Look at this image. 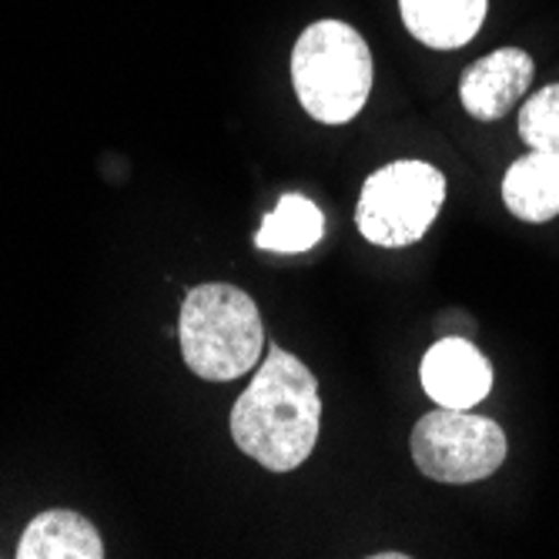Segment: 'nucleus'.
Segmentation results:
<instances>
[{"mask_svg": "<svg viewBox=\"0 0 559 559\" xmlns=\"http://www.w3.org/2000/svg\"><path fill=\"white\" fill-rule=\"evenodd\" d=\"M178 342L185 366L209 382H231L255 369L265 352V325L248 292L205 282L185 295Z\"/></svg>", "mask_w": 559, "mask_h": 559, "instance_id": "nucleus-2", "label": "nucleus"}, {"mask_svg": "<svg viewBox=\"0 0 559 559\" xmlns=\"http://www.w3.org/2000/svg\"><path fill=\"white\" fill-rule=\"evenodd\" d=\"M228 423L245 455L269 473H292L309 460L322 432L319 382L298 355L275 345L238 395Z\"/></svg>", "mask_w": 559, "mask_h": 559, "instance_id": "nucleus-1", "label": "nucleus"}, {"mask_svg": "<svg viewBox=\"0 0 559 559\" xmlns=\"http://www.w3.org/2000/svg\"><path fill=\"white\" fill-rule=\"evenodd\" d=\"M419 379L442 409H473L492 389V366L469 338L445 335L423 355Z\"/></svg>", "mask_w": 559, "mask_h": 559, "instance_id": "nucleus-6", "label": "nucleus"}, {"mask_svg": "<svg viewBox=\"0 0 559 559\" xmlns=\"http://www.w3.org/2000/svg\"><path fill=\"white\" fill-rule=\"evenodd\" d=\"M372 559H405V552H372Z\"/></svg>", "mask_w": 559, "mask_h": 559, "instance_id": "nucleus-13", "label": "nucleus"}, {"mask_svg": "<svg viewBox=\"0 0 559 559\" xmlns=\"http://www.w3.org/2000/svg\"><path fill=\"white\" fill-rule=\"evenodd\" d=\"M105 539L91 520L74 510H47L34 516L17 543V559H100Z\"/></svg>", "mask_w": 559, "mask_h": 559, "instance_id": "nucleus-10", "label": "nucleus"}, {"mask_svg": "<svg viewBox=\"0 0 559 559\" xmlns=\"http://www.w3.org/2000/svg\"><path fill=\"white\" fill-rule=\"evenodd\" d=\"M409 445L419 473L449 486L489 479L510 455V442L496 419L442 405L416 423Z\"/></svg>", "mask_w": 559, "mask_h": 559, "instance_id": "nucleus-5", "label": "nucleus"}, {"mask_svg": "<svg viewBox=\"0 0 559 559\" xmlns=\"http://www.w3.org/2000/svg\"><path fill=\"white\" fill-rule=\"evenodd\" d=\"M520 138L530 151L559 147V84H546L520 111Z\"/></svg>", "mask_w": 559, "mask_h": 559, "instance_id": "nucleus-12", "label": "nucleus"}, {"mask_svg": "<svg viewBox=\"0 0 559 559\" xmlns=\"http://www.w3.org/2000/svg\"><path fill=\"white\" fill-rule=\"evenodd\" d=\"M445 205V178L429 162H392L366 178L355 225L379 248L416 245Z\"/></svg>", "mask_w": 559, "mask_h": 559, "instance_id": "nucleus-4", "label": "nucleus"}, {"mask_svg": "<svg viewBox=\"0 0 559 559\" xmlns=\"http://www.w3.org/2000/svg\"><path fill=\"white\" fill-rule=\"evenodd\" d=\"M502 205L513 218L546 225L559 215V147L530 151L502 178Z\"/></svg>", "mask_w": 559, "mask_h": 559, "instance_id": "nucleus-8", "label": "nucleus"}, {"mask_svg": "<svg viewBox=\"0 0 559 559\" xmlns=\"http://www.w3.org/2000/svg\"><path fill=\"white\" fill-rule=\"evenodd\" d=\"M533 74L536 64L523 47H499L466 68L460 100L476 121H499L526 97Z\"/></svg>", "mask_w": 559, "mask_h": 559, "instance_id": "nucleus-7", "label": "nucleus"}, {"mask_svg": "<svg viewBox=\"0 0 559 559\" xmlns=\"http://www.w3.org/2000/svg\"><path fill=\"white\" fill-rule=\"evenodd\" d=\"M486 8L489 0H399L405 31L436 50L466 47L479 34Z\"/></svg>", "mask_w": 559, "mask_h": 559, "instance_id": "nucleus-9", "label": "nucleus"}, {"mask_svg": "<svg viewBox=\"0 0 559 559\" xmlns=\"http://www.w3.org/2000/svg\"><path fill=\"white\" fill-rule=\"evenodd\" d=\"M372 50L345 21H316L292 50V84L319 124H348L372 94Z\"/></svg>", "mask_w": 559, "mask_h": 559, "instance_id": "nucleus-3", "label": "nucleus"}, {"mask_svg": "<svg viewBox=\"0 0 559 559\" xmlns=\"http://www.w3.org/2000/svg\"><path fill=\"white\" fill-rule=\"evenodd\" d=\"M325 235V215L316 201L305 194H282L278 209L265 215L255 245L262 251H275V255H301L322 241Z\"/></svg>", "mask_w": 559, "mask_h": 559, "instance_id": "nucleus-11", "label": "nucleus"}]
</instances>
